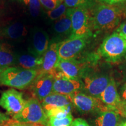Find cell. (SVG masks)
I'll return each mask as SVG.
<instances>
[{
  "label": "cell",
  "instance_id": "obj_1",
  "mask_svg": "<svg viewBox=\"0 0 126 126\" xmlns=\"http://www.w3.org/2000/svg\"><path fill=\"white\" fill-rule=\"evenodd\" d=\"M122 10L116 5H96L91 12L92 25L96 30H111L119 25L122 19Z\"/></svg>",
  "mask_w": 126,
  "mask_h": 126
},
{
  "label": "cell",
  "instance_id": "obj_2",
  "mask_svg": "<svg viewBox=\"0 0 126 126\" xmlns=\"http://www.w3.org/2000/svg\"><path fill=\"white\" fill-rule=\"evenodd\" d=\"M39 70H26L20 67H10L3 71L0 84L18 89L29 88L38 75Z\"/></svg>",
  "mask_w": 126,
  "mask_h": 126
},
{
  "label": "cell",
  "instance_id": "obj_3",
  "mask_svg": "<svg viewBox=\"0 0 126 126\" xmlns=\"http://www.w3.org/2000/svg\"><path fill=\"white\" fill-rule=\"evenodd\" d=\"M97 53L108 62H119L126 56V39L115 32L104 39Z\"/></svg>",
  "mask_w": 126,
  "mask_h": 126
},
{
  "label": "cell",
  "instance_id": "obj_4",
  "mask_svg": "<svg viewBox=\"0 0 126 126\" xmlns=\"http://www.w3.org/2000/svg\"><path fill=\"white\" fill-rule=\"evenodd\" d=\"M13 120L18 123L37 124L49 126L48 118L42 104L35 97L27 100L23 109L20 113L14 116Z\"/></svg>",
  "mask_w": 126,
  "mask_h": 126
},
{
  "label": "cell",
  "instance_id": "obj_5",
  "mask_svg": "<svg viewBox=\"0 0 126 126\" xmlns=\"http://www.w3.org/2000/svg\"><path fill=\"white\" fill-rule=\"evenodd\" d=\"M71 19V34L70 37L92 34V15L86 8H68Z\"/></svg>",
  "mask_w": 126,
  "mask_h": 126
},
{
  "label": "cell",
  "instance_id": "obj_6",
  "mask_svg": "<svg viewBox=\"0 0 126 126\" xmlns=\"http://www.w3.org/2000/svg\"><path fill=\"white\" fill-rule=\"evenodd\" d=\"M92 34L68 37L58 43L59 60L75 59L84 50Z\"/></svg>",
  "mask_w": 126,
  "mask_h": 126
},
{
  "label": "cell",
  "instance_id": "obj_7",
  "mask_svg": "<svg viewBox=\"0 0 126 126\" xmlns=\"http://www.w3.org/2000/svg\"><path fill=\"white\" fill-rule=\"evenodd\" d=\"M69 96L72 106L82 114L99 113L108 109L100 99L88 95L81 91H77Z\"/></svg>",
  "mask_w": 126,
  "mask_h": 126
},
{
  "label": "cell",
  "instance_id": "obj_8",
  "mask_svg": "<svg viewBox=\"0 0 126 126\" xmlns=\"http://www.w3.org/2000/svg\"><path fill=\"white\" fill-rule=\"evenodd\" d=\"M111 77L104 73H87L82 78V90L91 96L99 99L100 94L108 85Z\"/></svg>",
  "mask_w": 126,
  "mask_h": 126
},
{
  "label": "cell",
  "instance_id": "obj_9",
  "mask_svg": "<svg viewBox=\"0 0 126 126\" xmlns=\"http://www.w3.org/2000/svg\"><path fill=\"white\" fill-rule=\"evenodd\" d=\"M26 103L22 93L14 88L4 91L0 97V106L12 117L21 111Z\"/></svg>",
  "mask_w": 126,
  "mask_h": 126
},
{
  "label": "cell",
  "instance_id": "obj_10",
  "mask_svg": "<svg viewBox=\"0 0 126 126\" xmlns=\"http://www.w3.org/2000/svg\"><path fill=\"white\" fill-rule=\"evenodd\" d=\"M54 81V75L39 71L38 75L29 88L34 97L42 102L53 92Z\"/></svg>",
  "mask_w": 126,
  "mask_h": 126
},
{
  "label": "cell",
  "instance_id": "obj_11",
  "mask_svg": "<svg viewBox=\"0 0 126 126\" xmlns=\"http://www.w3.org/2000/svg\"><path fill=\"white\" fill-rule=\"evenodd\" d=\"M57 70L61 72L67 78L81 80L88 72L87 64L75 59L59 60L57 64Z\"/></svg>",
  "mask_w": 126,
  "mask_h": 126
},
{
  "label": "cell",
  "instance_id": "obj_12",
  "mask_svg": "<svg viewBox=\"0 0 126 126\" xmlns=\"http://www.w3.org/2000/svg\"><path fill=\"white\" fill-rule=\"evenodd\" d=\"M99 99L109 109L116 110L119 114L124 115V109L126 106L121 100L116 82L113 78H110L108 85L100 94Z\"/></svg>",
  "mask_w": 126,
  "mask_h": 126
},
{
  "label": "cell",
  "instance_id": "obj_13",
  "mask_svg": "<svg viewBox=\"0 0 126 126\" xmlns=\"http://www.w3.org/2000/svg\"><path fill=\"white\" fill-rule=\"evenodd\" d=\"M49 37L43 29L36 27L30 35L28 52L37 57H43L49 47Z\"/></svg>",
  "mask_w": 126,
  "mask_h": 126
},
{
  "label": "cell",
  "instance_id": "obj_14",
  "mask_svg": "<svg viewBox=\"0 0 126 126\" xmlns=\"http://www.w3.org/2000/svg\"><path fill=\"white\" fill-rule=\"evenodd\" d=\"M82 80L70 79L57 70L53 83V92L69 95L77 91L82 90Z\"/></svg>",
  "mask_w": 126,
  "mask_h": 126
},
{
  "label": "cell",
  "instance_id": "obj_15",
  "mask_svg": "<svg viewBox=\"0 0 126 126\" xmlns=\"http://www.w3.org/2000/svg\"><path fill=\"white\" fill-rule=\"evenodd\" d=\"M27 34V26L19 21L11 22L0 29V36L11 41L22 40Z\"/></svg>",
  "mask_w": 126,
  "mask_h": 126
},
{
  "label": "cell",
  "instance_id": "obj_16",
  "mask_svg": "<svg viewBox=\"0 0 126 126\" xmlns=\"http://www.w3.org/2000/svg\"><path fill=\"white\" fill-rule=\"evenodd\" d=\"M59 61L58 42H53L49 45L48 49L43 56V63L39 71L51 74L55 77L57 72V64Z\"/></svg>",
  "mask_w": 126,
  "mask_h": 126
},
{
  "label": "cell",
  "instance_id": "obj_17",
  "mask_svg": "<svg viewBox=\"0 0 126 126\" xmlns=\"http://www.w3.org/2000/svg\"><path fill=\"white\" fill-rule=\"evenodd\" d=\"M56 40L70 37L71 34V19L70 12L68 8L67 11L60 18L56 20L53 26Z\"/></svg>",
  "mask_w": 126,
  "mask_h": 126
},
{
  "label": "cell",
  "instance_id": "obj_18",
  "mask_svg": "<svg viewBox=\"0 0 126 126\" xmlns=\"http://www.w3.org/2000/svg\"><path fill=\"white\" fill-rule=\"evenodd\" d=\"M45 112L50 109L72 105L69 95L52 92L41 102Z\"/></svg>",
  "mask_w": 126,
  "mask_h": 126
},
{
  "label": "cell",
  "instance_id": "obj_19",
  "mask_svg": "<svg viewBox=\"0 0 126 126\" xmlns=\"http://www.w3.org/2000/svg\"><path fill=\"white\" fill-rule=\"evenodd\" d=\"M43 63V57H37L28 53H16V64L26 70H39Z\"/></svg>",
  "mask_w": 126,
  "mask_h": 126
},
{
  "label": "cell",
  "instance_id": "obj_20",
  "mask_svg": "<svg viewBox=\"0 0 126 126\" xmlns=\"http://www.w3.org/2000/svg\"><path fill=\"white\" fill-rule=\"evenodd\" d=\"M119 113L116 110L108 109L98 113L95 120L96 126H118Z\"/></svg>",
  "mask_w": 126,
  "mask_h": 126
},
{
  "label": "cell",
  "instance_id": "obj_21",
  "mask_svg": "<svg viewBox=\"0 0 126 126\" xmlns=\"http://www.w3.org/2000/svg\"><path fill=\"white\" fill-rule=\"evenodd\" d=\"M16 65V53L8 45L0 43V67L3 68Z\"/></svg>",
  "mask_w": 126,
  "mask_h": 126
},
{
  "label": "cell",
  "instance_id": "obj_22",
  "mask_svg": "<svg viewBox=\"0 0 126 126\" xmlns=\"http://www.w3.org/2000/svg\"><path fill=\"white\" fill-rule=\"evenodd\" d=\"M72 105H68L67 106L56 108L50 109L46 112L47 117L57 118V119H63L71 114L72 109Z\"/></svg>",
  "mask_w": 126,
  "mask_h": 126
},
{
  "label": "cell",
  "instance_id": "obj_23",
  "mask_svg": "<svg viewBox=\"0 0 126 126\" xmlns=\"http://www.w3.org/2000/svg\"><path fill=\"white\" fill-rule=\"evenodd\" d=\"M27 7L28 12L33 18H37L42 14V8L39 0H20Z\"/></svg>",
  "mask_w": 126,
  "mask_h": 126
},
{
  "label": "cell",
  "instance_id": "obj_24",
  "mask_svg": "<svg viewBox=\"0 0 126 126\" xmlns=\"http://www.w3.org/2000/svg\"><path fill=\"white\" fill-rule=\"evenodd\" d=\"M64 4L68 8H86L89 9L95 6V0H64Z\"/></svg>",
  "mask_w": 126,
  "mask_h": 126
},
{
  "label": "cell",
  "instance_id": "obj_25",
  "mask_svg": "<svg viewBox=\"0 0 126 126\" xmlns=\"http://www.w3.org/2000/svg\"><path fill=\"white\" fill-rule=\"evenodd\" d=\"M67 9V7L64 4V2H62L56 8L48 11L46 14L50 19L52 20H57L60 18L65 13Z\"/></svg>",
  "mask_w": 126,
  "mask_h": 126
},
{
  "label": "cell",
  "instance_id": "obj_26",
  "mask_svg": "<svg viewBox=\"0 0 126 126\" xmlns=\"http://www.w3.org/2000/svg\"><path fill=\"white\" fill-rule=\"evenodd\" d=\"M73 121V117L71 114L65 118L57 119L50 117L48 119V126H70Z\"/></svg>",
  "mask_w": 126,
  "mask_h": 126
},
{
  "label": "cell",
  "instance_id": "obj_27",
  "mask_svg": "<svg viewBox=\"0 0 126 126\" xmlns=\"http://www.w3.org/2000/svg\"><path fill=\"white\" fill-rule=\"evenodd\" d=\"M41 5L43 6L47 11H50L56 8L60 5L63 1L60 0H39Z\"/></svg>",
  "mask_w": 126,
  "mask_h": 126
},
{
  "label": "cell",
  "instance_id": "obj_28",
  "mask_svg": "<svg viewBox=\"0 0 126 126\" xmlns=\"http://www.w3.org/2000/svg\"><path fill=\"white\" fill-rule=\"evenodd\" d=\"M14 123H15L9 117L8 115L3 113L0 111V125H3V124L11 125Z\"/></svg>",
  "mask_w": 126,
  "mask_h": 126
},
{
  "label": "cell",
  "instance_id": "obj_29",
  "mask_svg": "<svg viewBox=\"0 0 126 126\" xmlns=\"http://www.w3.org/2000/svg\"><path fill=\"white\" fill-rule=\"evenodd\" d=\"M102 4H105L110 5H117L126 4V0H98Z\"/></svg>",
  "mask_w": 126,
  "mask_h": 126
},
{
  "label": "cell",
  "instance_id": "obj_30",
  "mask_svg": "<svg viewBox=\"0 0 126 126\" xmlns=\"http://www.w3.org/2000/svg\"><path fill=\"white\" fill-rule=\"evenodd\" d=\"M116 32L118 33L120 35L126 39V20L121 23L119 28L116 29Z\"/></svg>",
  "mask_w": 126,
  "mask_h": 126
},
{
  "label": "cell",
  "instance_id": "obj_31",
  "mask_svg": "<svg viewBox=\"0 0 126 126\" xmlns=\"http://www.w3.org/2000/svg\"><path fill=\"white\" fill-rule=\"evenodd\" d=\"M70 126H90L84 119L81 118H77L72 121Z\"/></svg>",
  "mask_w": 126,
  "mask_h": 126
},
{
  "label": "cell",
  "instance_id": "obj_32",
  "mask_svg": "<svg viewBox=\"0 0 126 126\" xmlns=\"http://www.w3.org/2000/svg\"><path fill=\"white\" fill-rule=\"evenodd\" d=\"M120 96V98L122 102L125 106H126V82L121 88Z\"/></svg>",
  "mask_w": 126,
  "mask_h": 126
},
{
  "label": "cell",
  "instance_id": "obj_33",
  "mask_svg": "<svg viewBox=\"0 0 126 126\" xmlns=\"http://www.w3.org/2000/svg\"><path fill=\"white\" fill-rule=\"evenodd\" d=\"M16 126H45L40 124H30V123H15Z\"/></svg>",
  "mask_w": 126,
  "mask_h": 126
},
{
  "label": "cell",
  "instance_id": "obj_34",
  "mask_svg": "<svg viewBox=\"0 0 126 126\" xmlns=\"http://www.w3.org/2000/svg\"><path fill=\"white\" fill-rule=\"evenodd\" d=\"M5 68H1L0 67V78H1V74H2V72H3V71L4 70Z\"/></svg>",
  "mask_w": 126,
  "mask_h": 126
},
{
  "label": "cell",
  "instance_id": "obj_35",
  "mask_svg": "<svg viewBox=\"0 0 126 126\" xmlns=\"http://www.w3.org/2000/svg\"><path fill=\"white\" fill-rule=\"evenodd\" d=\"M123 70L124 71L126 72V62L125 64H124L123 67Z\"/></svg>",
  "mask_w": 126,
  "mask_h": 126
},
{
  "label": "cell",
  "instance_id": "obj_36",
  "mask_svg": "<svg viewBox=\"0 0 126 126\" xmlns=\"http://www.w3.org/2000/svg\"><path fill=\"white\" fill-rule=\"evenodd\" d=\"M120 126H126V122L124 123H122V124H120Z\"/></svg>",
  "mask_w": 126,
  "mask_h": 126
},
{
  "label": "cell",
  "instance_id": "obj_37",
  "mask_svg": "<svg viewBox=\"0 0 126 126\" xmlns=\"http://www.w3.org/2000/svg\"><path fill=\"white\" fill-rule=\"evenodd\" d=\"M124 116H126V106L125 108V109H124Z\"/></svg>",
  "mask_w": 126,
  "mask_h": 126
},
{
  "label": "cell",
  "instance_id": "obj_38",
  "mask_svg": "<svg viewBox=\"0 0 126 126\" xmlns=\"http://www.w3.org/2000/svg\"><path fill=\"white\" fill-rule=\"evenodd\" d=\"M9 126H16V125H15V123L11 124V125H10Z\"/></svg>",
  "mask_w": 126,
  "mask_h": 126
},
{
  "label": "cell",
  "instance_id": "obj_39",
  "mask_svg": "<svg viewBox=\"0 0 126 126\" xmlns=\"http://www.w3.org/2000/svg\"><path fill=\"white\" fill-rule=\"evenodd\" d=\"M60 1H63V0H60Z\"/></svg>",
  "mask_w": 126,
  "mask_h": 126
},
{
  "label": "cell",
  "instance_id": "obj_40",
  "mask_svg": "<svg viewBox=\"0 0 126 126\" xmlns=\"http://www.w3.org/2000/svg\"></svg>",
  "mask_w": 126,
  "mask_h": 126
}]
</instances>
